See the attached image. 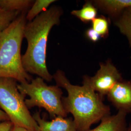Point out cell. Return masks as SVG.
<instances>
[{
    "label": "cell",
    "instance_id": "13",
    "mask_svg": "<svg viewBox=\"0 0 131 131\" xmlns=\"http://www.w3.org/2000/svg\"><path fill=\"white\" fill-rule=\"evenodd\" d=\"M34 2L31 0H0V8L26 13Z\"/></svg>",
    "mask_w": 131,
    "mask_h": 131
},
{
    "label": "cell",
    "instance_id": "12",
    "mask_svg": "<svg viewBox=\"0 0 131 131\" xmlns=\"http://www.w3.org/2000/svg\"><path fill=\"white\" fill-rule=\"evenodd\" d=\"M98 9L93 5L92 1H86L83 7L79 10H74L71 14L84 23L92 21L97 17Z\"/></svg>",
    "mask_w": 131,
    "mask_h": 131
},
{
    "label": "cell",
    "instance_id": "1",
    "mask_svg": "<svg viewBox=\"0 0 131 131\" xmlns=\"http://www.w3.org/2000/svg\"><path fill=\"white\" fill-rule=\"evenodd\" d=\"M56 85L66 90L68 96L62 97L64 108L70 113L78 131H87L93 124L111 115L110 108L103 103L104 99L86 82L82 86L71 84L62 70L52 75Z\"/></svg>",
    "mask_w": 131,
    "mask_h": 131
},
{
    "label": "cell",
    "instance_id": "10",
    "mask_svg": "<svg viewBox=\"0 0 131 131\" xmlns=\"http://www.w3.org/2000/svg\"><path fill=\"white\" fill-rule=\"evenodd\" d=\"M126 113L118 111L116 114L103 118L98 126L87 131H126Z\"/></svg>",
    "mask_w": 131,
    "mask_h": 131
},
{
    "label": "cell",
    "instance_id": "4",
    "mask_svg": "<svg viewBox=\"0 0 131 131\" xmlns=\"http://www.w3.org/2000/svg\"><path fill=\"white\" fill-rule=\"evenodd\" d=\"M19 91L25 97V103L28 109L43 108L52 117H66L68 113L62 103L63 92L58 85H48L41 78L38 77L30 82L17 85Z\"/></svg>",
    "mask_w": 131,
    "mask_h": 131
},
{
    "label": "cell",
    "instance_id": "8",
    "mask_svg": "<svg viewBox=\"0 0 131 131\" xmlns=\"http://www.w3.org/2000/svg\"><path fill=\"white\" fill-rule=\"evenodd\" d=\"M38 124V131H78L73 120L62 117H56L51 121H47L36 112L33 116Z\"/></svg>",
    "mask_w": 131,
    "mask_h": 131
},
{
    "label": "cell",
    "instance_id": "17",
    "mask_svg": "<svg viewBox=\"0 0 131 131\" xmlns=\"http://www.w3.org/2000/svg\"><path fill=\"white\" fill-rule=\"evenodd\" d=\"M86 37L89 40L93 42H97L101 38L100 35L97 32H96L93 28H89L85 33Z\"/></svg>",
    "mask_w": 131,
    "mask_h": 131
},
{
    "label": "cell",
    "instance_id": "3",
    "mask_svg": "<svg viewBox=\"0 0 131 131\" xmlns=\"http://www.w3.org/2000/svg\"><path fill=\"white\" fill-rule=\"evenodd\" d=\"M26 13H21L0 34V78H10L20 83L32 77L24 70L21 56Z\"/></svg>",
    "mask_w": 131,
    "mask_h": 131
},
{
    "label": "cell",
    "instance_id": "6",
    "mask_svg": "<svg viewBox=\"0 0 131 131\" xmlns=\"http://www.w3.org/2000/svg\"><path fill=\"white\" fill-rule=\"evenodd\" d=\"M122 80V74L111 60L100 63V69L94 76H83V81L103 99L115 84Z\"/></svg>",
    "mask_w": 131,
    "mask_h": 131
},
{
    "label": "cell",
    "instance_id": "15",
    "mask_svg": "<svg viewBox=\"0 0 131 131\" xmlns=\"http://www.w3.org/2000/svg\"><path fill=\"white\" fill-rule=\"evenodd\" d=\"M92 28L98 33L101 38H107L109 32V22L105 17L101 15L91 21Z\"/></svg>",
    "mask_w": 131,
    "mask_h": 131
},
{
    "label": "cell",
    "instance_id": "2",
    "mask_svg": "<svg viewBox=\"0 0 131 131\" xmlns=\"http://www.w3.org/2000/svg\"><path fill=\"white\" fill-rule=\"evenodd\" d=\"M63 13L60 6H52L25 26L24 37L27 41V48L21 56L24 70L38 75L47 82L53 79L46 65V49L48 37L52 28L58 25Z\"/></svg>",
    "mask_w": 131,
    "mask_h": 131
},
{
    "label": "cell",
    "instance_id": "20",
    "mask_svg": "<svg viewBox=\"0 0 131 131\" xmlns=\"http://www.w3.org/2000/svg\"><path fill=\"white\" fill-rule=\"evenodd\" d=\"M0 121L2 122L10 121L9 118L7 116V115L1 109V108H0Z\"/></svg>",
    "mask_w": 131,
    "mask_h": 131
},
{
    "label": "cell",
    "instance_id": "14",
    "mask_svg": "<svg viewBox=\"0 0 131 131\" xmlns=\"http://www.w3.org/2000/svg\"><path fill=\"white\" fill-rule=\"evenodd\" d=\"M56 2V0H37L35 1L26 15V19L29 21L33 20L40 13L46 11L50 5Z\"/></svg>",
    "mask_w": 131,
    "mask_h": 131
},
{
    "label": "cell",
    "instance_id": "5",
    "mask_svg": "<svg viewBox=\"0 0 131 131\" xmlns=\"http://www.w3.org/2000/svg\"><path fill=\"white\" fill-rule=\"evenodd\" d=\"M16 80L0 78V108L13 125L38 131V124L25 103V96L19 91Z\"/></svg>",
    "mask_w": 131,
    "mask_h": 131
},
{
    "label": "cell",
    "instance_id": "16",
    "mask_svg": "<svg viewBox=\"0 0 131 131\" xmlns=\"http://www.w3.org/2000/svg\"><path fill=\"white\" fill-rule=\"evenodd\" d=\"M19 11H9L0 8V34L8 27L19 14Z\"/></svg>",
    "mask_w": 131,
    "mask_h": 131
},
{
    "label": "cell",
    "instance_id": "9",
    "mask_svg": "<svg viewBox=\"0 0 131 131\" xmlns=\"http://www.w3.org/2000/svg\"><path fill=\"white\" fill-rule=\"evenodd\" d=\"M95 7L114 19L126 8L131 7V0H94Z\"/></svg>",
    "mask_w": 131,
    "mask_h": 131
},
{
    "label": "cell",
    "instance_id": "7",
    "mask_svg": "<svg viewBox=\"0 0 131 131\" xmlns=\"http://www.w3.org/2000/svg\"><path fill=\"white\" fill-rule=\"evenodd\" d=\"M106 96L118 111L131 114V80L117 82Z\"/></svg>",
    "mask_w": 131,
    "mask_h": 131
},
{
    "label": "cell",
    "instance_id": "11",
    "mask_svg": "<svg viewBox=\"0 0 131 131\" xmlns=\"http://www.w3.org/2000/svg\"><path fill=\"white\" fill-rule=\"evenodd\" d=\"M113 21L120 32L126 37L131 47V7L124 10Z\"/></svg>",
    "mask_w": 131,
    "mask_h": 131
},
{
    "label": "cell",
    "instance_id": "21",
    "mask_svg": "<svg viewBox=\"0 0 131 131\" xmlns=\"http://www.w3.org/2000/svg\"><path fill=\"white\" fill-rule=\"evenodd\" d=\"M126 131H131V124H130L128 126Z\"/></svg>",
    "mask_w": 131,
    "mask_h": 131
},
{
    "label": "cell",
    "instance_id": "18",
    "mask_svg": "<svg viewBox=\"0 0 131 131\" xmlns=\"http://www.w3.org/2000/svg\"><path fill=\"white\" fill-rule=\"evenodd\" d=\"M13 124L10 121H5L0 123V131H10Z\"/></svg>",
    "mask_w": 131,
    "mask_h": 131
},
{
    "label": "cell",
    "instance_id": "19",
    "mask_svg": "<svg viewBox=\"0 0 131 131\" xmlns=\"http://www.w3.org/2000/svg\"><path fill=\"white\" fill-rule=\"evenodd\" d=\"M10 131H33L23 127L16 126L13 125Z\"/></svg>",
    "mask_w": 131,
    "mask_h": 131
}]
</instances>
